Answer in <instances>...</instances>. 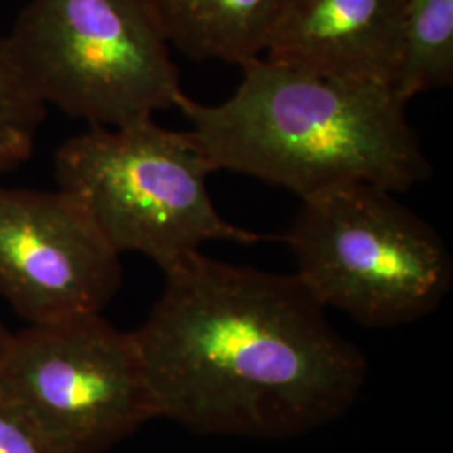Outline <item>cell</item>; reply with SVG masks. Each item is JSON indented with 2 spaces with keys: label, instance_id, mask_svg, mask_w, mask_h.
Instances as JSON below:
<instances>
[{
  "label": "cell",
  "instance_id": "cell-4",
  "mask_svg": "<svg viewBox=\"0 0 453 453\" xmlns=\"http://www.w3.org/2000/svg\"><path fill=\"white\" fill-rule=\"evenodd\" d=\"M286 242L316 301L368 327L418 321L452 288V256L437 230L370 183L303 200Z\"/></svg>",
  "mask_w": 453,
  "mask_h": 453
},
{
  "label": "cell",
  "instance_id": "cell-13",
  "mask_svg": "<svg viewBox=\"0 0 453 453\" xmlns=\"http://www.w3.org/2000/svg\"><path fill=\"white\" fill-rule=\"evenodd\" d=\"M9 338H11V333L4 327V324L0 323V357H2L4 351H5V346L9 342Z\"/></svg>",
  "mask_w": 453,
  "mask_h": 453
},
{
  "label": "cell",
  "instance_id": "cell-9",
  "mask_svg": "<svg viewBox=\"0 0 453 453\" xmlns=\"http://www.w3.org/2000/svg\"><path fill=\"white\" fill-rule=\"evenodd\" d=\"M284 0H153L170 46L195 61L264 58Z\"/></svg>",
  "mask_w": 453,
  "mask_h": 453
},
{
  "label": "cell",
  "instance_id": "cell-2",
  "mask_svg": "<svg viewBox=\"0 0 453 453\" xmlns=\"http://www.w3.org/2000/svg\"><path fill=\"white\" fill-rule=\"evenodd\" d=\"M224 103L183 95L187 131L213 170L288 188L301 200L357 183L402 194L432 165L389 86L309 74L259 58Z\"/></svg>",
  "mask_w": 453,
  "mask_h": 453
},
{
  "label": "cell",
  "instance_id": "cell-12",
  "mask_svg": "<svg viewBox=\"0 0 453 453\" xmlns=\"http://www.w3.org/2000/svg\"><path fill=\"white\" fill-rule=\"evenodd\" d=\"M0 453H56L0 393Z\"/></svg>",
  "mask_w": 453,
  "mask_h": 453
},
{
  "label": "cell",
  "instance_id": "cell-7",
  "mask_svg": "<svg viewBox=\"0 0 453 453\" xmlns=\"http://www.w3.org/2000/svg\"><path fill=\"white\" fill-rule=\"evenodd\" d=\"M119 254L74 195L0 185V297L29 324L101 314Z\"/></svg>",
  "mask_w": 453,
  "mask_h": 453
},
{
  "label": "cell",
  "instance_id": "cell-1",
  "mask_svg": "<svg viewBox=\"0 0 453 453\" xmlns=\"http://www.w3.org/2000/svg\"><path fill=\"white\" fill-rule=\"evenodd\" d=\"M133 331L157 415L202 435L297 437L344 415L366 359L294 275L196 252Z\"/></svg>",
  "mask_w": 453,
  "mask_h": 453
},
{
  "label": "cell",
  "instance_id": "cell-3",
  "mask_svg": "<svg viewBox=\"0 0 453 453\" xmlns=\"http://www.w3.org/2000/svg\"><path fill=\"white\" fill-rule=\"evenodd\" d=\"M211 172L187 131L166 130L153 118L89 127L54 157L59 188L81 202L114 250L140 252L163 273L203 243L269 239L219 213L207 185Z\"/></svg>",
  "mask_w": 453,
  "mask_h": 453
},
{
  "label": "cell",
  "instance_id": "cell-8",
  "mask_svg": "<svg viewBox=\"0 0 453 453\" xmlns=\"http://www.w3.org/2000/svg\"><path fill=\"white\" fill-rule=\"evenodd\" d=\"M402 29L403 0H284L264 58L323 78L395 89Z\"/></svg>",
  "mask_w": 453,
  "mask_h": 453
},
{
  "label": "cell",
  "instance_id": "cell-5",
  "mask_svg": "<svg viewBox=\"0 0 453 453\" xmlns=\"http://www.w3.org/2000/svg\"><path fill=\"white\" fill-rule=\"evenodd\" d=\"M44 104L123 127L185 95L153 0H29L5 35Z\"/></svg>",
  "mask_w": 453,
  "mask_h": 453
},
{
  "label": "cell",
  "instance_id": "cell-6",
  "mask_svg": "<svg viewBox=\"0 0 453 453\" xmlns=\"http://www.w3.org/2000/svg\"><path fill=\"white\" fill-rule=\"evenodd\" d=\"M0 393L56 453L106 452L158 417L133 333L101 314L11 334Z\"/></svg>",
  "mask_w": 453,
  "mask_h": 453
},
{
  "label": "cell",
  "instance_id": "cell-10",
  "mask_svg": "<svg viewBox=\"0 0 453 453\" xmlns=\"http://www.w3.org/2000/svg\"><path fill=\"white\" fill-rule=\"evenodd\" d=\"M453 81V0H403L402 63L395 91L411 97Z\"/></svg>",
  "mask_w": 453,
  "mask_h": 453
},
{
  "label": "cell",
  "instance_id": "cell-11",
  "mask_svg": "<svg viewBox=\"0 0 453 453\" xmlns=\"http://www.w3.org/2000/svg\"><path fill=\"white\" fill-rule=\"evenodd\" d=\"M46 104L33 88L0 34V175L14 170L33 153Z\"/></svg>",
  "mask_w": 453,
  "mask_h": 453
}]
</instances>
